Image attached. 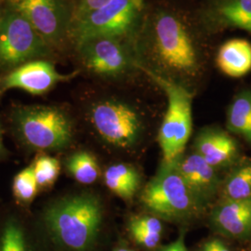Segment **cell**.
<instances>
[{
  "instance_id": "1",
  "label": "cell",
  "mask_w": 251,
  "mask_h": 251,
  "mask_svg": "<svg viewBox=\"0 0 251 251\" xmlns=\"http://www.w3.org/2000/svg\"><path fill=\"white\" fill-rule=\"evenodd\" d=\"M208 34L199 14L170 1L147 4L131 38L140 71L177 83L196 79L204 72L208 59Z\"/></svg>"
},
{
  "instance_id": "2",
  "label": "cell",
  "mask_w": 251,
  "mask_h": 251,
  "mask_svg": "<svg viewBox=\"0 0 251 251\" xmlns=\"http://www.w3.org/2000/svg\"><path fill=\"white\" fill-rule=\"evenodd\" d=\"M102 220V206L98 198L85 193L61 199L50 206L46 224L54 237L75 251L90 250Z\"/></svg>"
},
{
  "instance_id": "3",
  "label": "cell",
  "mask_w": 251,
  "mask_h": 251,
  "mask_svg": "<svg viewBox=\"0 0 251 251\" xmlns=\"http://www.w3.org/2000/svg\"><path fill=\"white\" fill-rule=\"evenodd\" d=\"M154 81L167 95L168 107L163 119L158 142L164 162L172 163L182 155L192 133L193 93L183 85L146 70H141Z\"/></svg>"
},
{
  "instance_id": "4",
  "label": "cell",
  "mask_w": 251,
  "mask_h": 251,
  "mask_svg": "<svg viewBox=\"0 0 251 251\" xmlns=\"http://www.w3.org/2000/svg\"><path fill=\"white\" fill-rule=\"evenodd\" d=\"M147 0H111L89 14L75 20L71 34L75 44L95 37L132 38L147 8Z\"/></svg>"
},
{
  "instance_id": "5",
  "label": "cell",
  "mask_w": 251,
  "mask_h": 251,
  "mask_svg": "<svg viewBox=\"0 0 251 251\" xmlns=\"http://www.w3.org/2000/svg\"><path fill=\"white\" fill-rule=\"evenodd\" d=\"M141 199L154 215L170 221L195 215L202 206L180 177L174 162L162 164L157 174L145 186Z\"/></svg>"
},
{
  "instance_id": "6",
  "label": "cell",
  "mask_w": 251,
  "mask_h": 251,
  "mask_svg": "<svg viewBox=\"0 0 251 251\" xmlns=\"http://www.w3.org/2000/svg\"><path fill=\"white\" fill-rule=\"evenodd\" d=\"M16 124L24 141L38 150H61L72 140L71 121L58 108H23L16 114Z\"/></svg>"
},
{
  "instance_id": "7",
  "label": "cell",
  "mask_w": 251,
  "mask_h": 251,
  "mask_svg": "<svg viewBox=\"0 0 251 251\" xmlns=\"http://www.w3.org/2000/svg\"><path fill=\"white\" fill-rule=\"evenodd\" d=\"M90 119L100 138L118 148L132 147L144 128L140 112L129 103L117 100L96 103L91 109Z\"/></svg>"
},
{
  "instance_id": "8",
  "label": "cell",
  "mask_w": 251,
  "mask_h": 251,
  "mask_svg": "<svg viewBox=\"0 0 251 251\" xmlns=\"http://www.w3.org/2000/svg\"><path fill=\"white\" fill-rule=\"evenodd\" d=\"M82 62L90 72L104 77H119L139 70L131 38L100 36L78 45Z\"/></svg>"
},
{
  "instance_id": "9",
  "label": "cell",
  "mask_w": 251,
  "mask_h": 251,
  "mask_svg": "<svg viewBox=\"0 0 251 251\" xmlns=\"http://www.w3.org/2000/svg\"><path fill=\"white\" fill-rule=\"evenodd\" d=\"M45 39L19 11L8 10L0 18V63L17 65L47 53Z\"/></svg>"
},
{
  "instance_id": "10",
  "label": "cell",
  "mask_w": 251,
  "mask_h": 251,
  "mask_svg": "<svg viewBox=\"0 0 251 251\" xmlns=\"http://www.w3.org/2000/svg\"><path fill=\"white\" fill-rule=\"evenodd\" d=\"M48 43H59L71 30L72 20L64 0H10Z\"/></svg>"
},
{
  "instance_id": "11",
  "label": "cell",
  "mask_w": 251,
  "mask_h": 251,
  "mask_svg": "<svg viewBox=\"0 0 251 251\" xmlns=\"http://www.w3.org/2000/svg\"><path fill=\"white\" fill-rule=\"evenodd\" d=\"M199 16L209 33L240 29L251 34V0H207Z\"/></svg>"
},
{
  "instance_id": "12",
  "label": "cell",
  "mask_w": 251,
  "mask_h": 251,
  "mask_svg": "<svg viewBox=\"0 0 251 251\" xmlns=\"http://www.w3.org/2000/svg\"><path fill=\"white\" fill-rule=\"evenodd\" d=\"M67 79V76L57 72L50 63L34 61L22 64L2 81L5 90L19 89L34 95L44 94L55 84Z\"/></svg>"
},
{
  "instance_id": "13",
  "label": "cell",
  "mask_w": 251,
  "mask_h": 251,
  "mask_svg": "<svg viewBox=\"0 0 251 251\" xmlns=\"http://www.w3.org/2000/svg\"><path fill=\"white\" fill-rule=\"evenodd\" d=\"M174 163L180 177L201 204L211 198L219 185L215 168L198 152L181 155Z\"/></svg>"
},
{
  "instance_id": "14",
  "label": "cell",
  "mask_w": 251,
  "mask_h": 251,
  "mask_svg": "<svg viewBox=\"0 0 251 251\" xmlns=\"http://www.w3.org/2000/svg\"><path fill=\"white\" fill-rule=\"evenodd\" d=\"M212 224L220 232L237 239L251 233V200H228L216 206Z\"/></svg>"
},
{
  "instance_id": "15",
  "label": "cell",
  "mask_w": 251,
  "mask_h": 251,
  "mask_svg": "<svg viewBox=\"0 0 251 251\" xmlns=\"http://www.w3.org/2000/svg\"><path fill=\"white\" fill-rule=\"evenodd\" d=\"M196 152L216 169L233 160L237 146L233 138L224 131L208 129L197 138Z\"/></svg>"
},
{
  "instance_id": "16",
  "label": "cell",
  "mask_w": 251,
  "mask_h": 251,
  "mask_svg": "<svg viewBox=\"0 0 251 251\" xmlns=\"http://www.w3.org/2000/svg\"><path fill=\"white\" fill-rule=\"evenodd\" d=\"M216 65L230 77H242L251 71V43L233 38L221 46L216 55Z\"/></svg>"
},
{
  "instance_id": "17",
  "label": "cell",
  "mask_w": 251,
  "mask_h": 251,
  "mask_svg": "<svg viewBox=\"0 0 251 251\" xmlns=\"http://www.w3.org/2000/svg\"><path fill=\"white\" fill-rule=\"evenodd\" d=\"M104 180L108 189L117 197L130 199L140 188L141 177L132 166L119 163L108 168Z\"/></svg>"
},
{
  "instance_id": "18",
  "label": "cell",
  "mask_w": 251,
  "mask_h": 251,
  "mask_svg": "<svg viewBox=\"0 0 251 251\" xmlns=\"http://www.w3.org/2000/svg\"><path fill=\"white\" fill-rule=\"evenodd\" d=\"M227 124L231 131L251 143V90H243L235 96L228 110Z\"/></svg>"
},
{
  "instance_id": "19",
  "label": "cell",
  "mask_w": 251,
  "mask_h": 251,
  "mask_svg": "<svg viewBox=\"0 0 251 251\" xmlns=\"http://www.w3.org/2000/svg\"><path fill=\"white\" fill-rule=\"evenodd\" d=\"M67 169L73 177L83 184L95 182L100 176V167L96 158L88 152H78L70 156Z\"/></svg>"
},
{
  "instance_id": "20",
  "label": "cell",
  "mask_w": 251,
  "mask_h": 251,
  "mask_svg": "<svg viewBox=\"0 0 251 251\" xmlns=\"http://www.w3.org/2000/svg\"><path fill=\"white\" fill-rule=\"evenodd\" d=\"M224 196L228 200H251V163L230 174L224 185Z\"/></svg>"
},
{
  "instance_id": "21",
  "label": "cell",
  "mask_w": 251,
  "mask_h": 251,
  "mask_svg": "<svg viewBox=\"0 0 251 251\" xmlns=\"http://www.w3.org/2000/svg\"><path fill=\"white\" fill-rule=\"evenodd\" d=\"M38 187L52 185L60 174V162L50 155H41L33 165Z\"/></svg>"
},
{
  "instance_id": "22",
  "label": "cell",
  "mask_w": 251,
  "mask_h": 251,
  "mask_svg": "<svg viewBox=\"0 0 251 251\" xmlns=\"http://www.w3.org/2000/svg\"><path fill=\"white\" fill-rule=\"evenodd\" d=\"M38 189L33 166L20 171L13 180L14 196L22 202H30L36 197Z\"/></svg>"
},
{
  "instance_id": "23",
  "label": "cell",
  "mask_w": 251,
  "mask_h": 251,
  "mask_svg": "<svg viewBox=\"0 0 251 251\" xmlns=\"http://www.w3.org/2000/svg\"><path fill=\"white\" fill-rule=\"evenodd\" d=\"M0 251H27L25 233L15 221L5 225L0 238Z\"/></svg>"
},
{
  "instance_id": "24",
  "label": "cell",
  "mask_w": 251,
  "mask_h": 251,
  "mask_svg": "<svg viewBox=\"0 0 251 251\" xmlns=\"http://www.w3.org/2000/svg\"><path fill=\"white\" fill-rule=\"evenodd\" d=\"M128 228L135 241L147 249H153L160 242L161 234L159 233H151L134 226H129Z\"/></svg>"
},
{
  "instance_id": "25",
  "label": "cell",
  "mask_w": 251,
  "mask_h": 251,
  "mask_svg": "<svg viewBox=\"0 0 251 251\" xmlns=\"http://www.w3.org/2000/svg\"><path fill=\"white\" fill-rule=\"evenodd\" d=\"M129 226H134L137 228H141L151 233L161 234L163 227L161 222L158 218L153 216H141L135 217L129 223Z\"/></svg>"
},
{
  "instance_id": "26",
  "label": "cell",
  "mask_w": 251,
  "mask_h": 251,
  "mask_svg": "<svg viewBox=\"0 0 251 251\" xmlns=\"http://www.w3.org/2000/svg\"><path fill=\"white\" fill-rule=\"evenodd\" d=\"M111 0H79L76 12L75 15V20L81 18L90 12L100 9V7L107 4Z\"/></svg>"
},
{
  "instance_id": "27",
  "label": "cell",
  "mask_w": 251,
  "mask_h": 251,
  "mask_svg": "<svg viewBox=\"0 0 251 251\" xmlns=\"http://www.w3.org/2000/svg\"><path fill=\"white\" fill-rule=\"evenodd\" d=\"M202 251H231L225 243L219 239H210L204 243L202 246Z\"/></svg>"
},
{
  "instance_id": "28",
  "label": "cell",
  "mask_w": 251,
  "mask_h": 251,
  "mask_svg": "<svg viewBox=\"0 0 251 251\" xmlns=\"http://www.w3.org/2000/svg\"><path fill=\"white\" fill-rule=\"evenodd\" d=\"M159 251H189L184 244L182 236L179 237L176 241L171 243L167 246H165L164 248H162Z\"/></svg>"
},
{
  "instance_id": "29",
  "label": "cell",
  "mask_w": 251,
  "mask_h": 251,
  "mask_svg": "<svg viewBox=\"0 0 251 251\" xmlns=\"http://www.w3.org/2000/svg\"><path fill=\"white\" fill-rule=\"evenodd\" d=\"M116 251H131V250H126V249H119V250H117Z\"/></svg>"
},
{
  "instance_id": "30",
  "label": "cell",
  "mask_w": 251,
  "mask_h": 251,
  "mask_svg": "<svg viewBox=\"0 0 251 251\" xmlns=\"http://www.w3.org/2000/svg\"><path fill=\"white\" fill-rule=\"evenodd\" d=\"M2 151V140H1V135H0V152Z\"/></svg>"
}]
</instances>
